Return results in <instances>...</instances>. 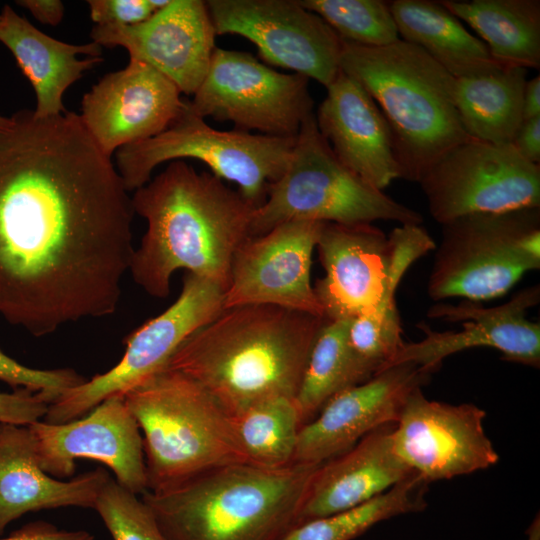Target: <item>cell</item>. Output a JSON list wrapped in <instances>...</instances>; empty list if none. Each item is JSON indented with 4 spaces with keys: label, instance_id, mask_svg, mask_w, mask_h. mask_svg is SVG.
Segmentation results:
<instances>
[{
    "label": "cell",
    "instance_id": "obj_23",
    "mask_svg": "<svg viewBox=\"0 0 540 540\" xmlns=\"http://www.w3.org/2000/svg\"><path fill=\"white\" fill-rule=\"evenodd\" d=\"M98 467L71 480H59L41 468L28 426L0 423V535L26 513L59 507L93 508L110 478Z\"/></svg>",
    "mask_w": 540,
    "mask_h": 540
},
{
    "label": "cell",
    "instance_id": "obj_6",
    "mask_svg": "<svg viewBox=\"0 0 540 540\" xmlns=\"http://www.w3.org/2000/svg\"><path fill=\"white\" fill-rule=\"evenodd\" d=\"M143 433L147 491L211 469L249 463L231 417L196 382L166 368L124 395Z\"/></svg>",
    "mask_w": 540,
    "mask_h": 540
},
{
    "label": "cell",
    "instance_id": "obj_42",
    "mask_svg": "<svg viewBox=\"0 0 540 540\" xmlns=\"http://www.w3.org/2000/svg\"><path fill=\"white\" fill-rule=\"evenodd\" d=\"M527 535V540H540V521L538 517L529 526Z\"/></svg>",
    "mask_w": 540,
    "mask_h": 540
},
{
    "label": "cell",
    "instance_id": "obj_31",
    "mask_svg": "<svg viewBox=\"0 0 540 540\" xmlns=\"http://www.w3.org/2000/svg\"><path fill=\"white\" fill-rule=\"evenodd\" d=\"M250 464L277 469L293 463L302 420L294 399L269 398L231 417Z\"/></svg>",
    "mask_w": 540,
    "mask_h": 540
},
{
    "label": "cell",
    "instance_id": "obj_5",
    "mask_svg": "<svg viewBox=\"0 0 540 540\" xmlns=\"http://www.w3.org/2000/svg\"><path fill=\"white\" fill-rule=\"evenodd\" d=\"M340 69L385 117L401 178L419 182L442 155L471 139L456 108V78L420 47L402 39L382 47L343 41Z\"/></svg>",
    "mask_w": 540,
    "mask_h": 540
},
{
    "label": "cell",
    "instance_id": "obj_33",
    "mask_svg": "<svg viewBox=\"0 0 540 540\" xmlns=\"http://www.w3.org/2000/svg\"><path fill=\"white\" fill-rule=\"evenodd\" d=\"M347 344L364 381L385 370L404 344L395 299L383 298L372 313L350 319Z\"/></svg>",
    "mask_w": 540,
    "mask_h": 540
},
{
    "label": "cell",
    "instance_id": "obj_43",
    "mask_svg": "<svg viewBox=\"0 0 540 540\" xmlns=\"http://www.w3.org/2000/svg\"><path fill=\"white\" fill-rule=\"evenodd\" d=\"M9 121V117L1 116L0 115V127L5 126Z\"/></svg>",
    "mask_w": 540,
    "mask_h": 540
},
{
    "label": "cell",
    "instance_id": "obj_3",
    "mask_svg": "<svg viewBox=\"0 0 540 540\" xmlns=\"http://www.w3.org/2000/svg\"><path fill=\"white\" fill-rule=\"evenodd\" d=\"M326 320L265 304L223 309L164 368L192 379L230 417L269 398L294 399Z\"/></svg>",
    "mask_w": 540,
    "mask_h": 540
},
{
    "label": "cell",
    "instance_id": "obj_9",
    "mask_svg": "<svg viewBox=\"0 0 540 540\" xmlns=\"http://www.w3.org/2000/svg\"><path fill=\"white\" fill-rule=\"evenodd\" d=\"M442 228L428 281L434 300L497 298L540 268V207L469 214Z\"/></svg>",
    "mask_w": 540,
    "mask_h": 540
},
{
    "label": "cell",
    "instance_id": "obj_30",
    "mask_svg": "<svg viewBox=\"0 0 540 540\" xmlns=\"http://www.w3.org/2000/svg\"><path fill=\"white\" fill-rule=\"evenodd\" d=\"M427 484L414 472L361 505L295 525L282 540H352L381 521L424 510Z\"/></svg>",
    "mask_w": 540,
    "mask_h": 540
},
{
    "label": "cell",
    "instance_id": "obj_4",
    "mask_svg": "<svg viewBox=\"0 0 540 540\" xmlns=\"http://www.w3.org/2000/svg\"><path fill=\"white\" fill-rule=\"evenodd\" d=\"M319 465L230 464L141 499L168 540H282Z\"/></svg>",
    "mask_w": 540,
    "mask_h": 540
},
{
    "label": "cell",
    "instance_id": "obj_17",
    "mask_svg": "<svg viewBox=\"0 0 540 540\" xmlns=\"http://www.w3.org/2000/svg\"><path fill=\"white\" fill-rule=\"evenodd\" d=\"M539 298L540 288L535 285L491 308L468 300L458 305L437 303L429 309L428 315L461 321L462 330L438 332L421 325L425 337L418 342L404 343L387 368L412 363L432 373L446 357L474 347H491L499 350L505 360L538 368L540 325L528 320L526 313Z\"/></svg>",
    "mask_w": 540,
    "mask_h": 540
},
{
    "label": "cell",
    "instance_id": "obj_14",
    "mask_svg": "<svg viewBox=\"0 0 540 540\" xmlns=\"http://www.w3.org/2000/svg\"><path fill=\"white\" fill-rule=\"evenodd\" d=\"M485 415L474 404L429 400L416 388L393 430V449L427 483L489 468L499 456L485 433Z\"/></svg>",
    "mask_w": 540,
    "mask_h": 540
},
{
    "label": "cell",
    "instance_id": "obj_40",
    "mask_svg": "<svg viewBox=\"0 0 540 540\" xmlns=\"http://www.w3.org/2000/svg\"><path fill=\"white\" fill-rule=\"evenodd\" d=\"M17 4L42 24L58 25L64 16V5L59 0H21Z\"/></svg>",
    "mask_w": 540,
    "mask_h": 540
},
{
    "label": "cell",
    "instance_id": "obj_8",
    "mask_svg": "<svg viewBox=\"0 0 540 540\" xmlns=\"http://www.w3.org/2000/svg\"><path fill=\"white\" fill-rule=\"evenodd\" d=\"M295 138L209 126L185 100L184 107L160 134L116 151V169L128 191L149 180L160 164L191 158L206 164L212 174L234 182L255 207L262 205L268 187L284 173Z\"/></svg>",
    "mask_w": 540,
    "mask_h": 540
},
{
    "label": "cell",
    "instance_id": "obj_36",
    "mask_svg": "<svg viewBox=\"0 0 540 540\" xmlns=\"http://www.w3.org/2000/svg\"><path fill=\"white\" fill-rule=\"evenodd\" d=\"M170 0H90V17L95 25L130 26L141 23Z\"/></svg>",
    "mask_w": 540,
    "mask_h": 540
},
{
    "label": "cell",
    "instance_id": "obj_10",
    "mask_svg": "<svg viewBox=\"0 0 540 540\" xmlns=\"http://www.w3.org/2000/svg\"><path fill=\"white\" fill-rule=\"evenodd\" d=\"M224 294L225 290L212 281L186 272L175 302L125 338L121 360L107 372L64 392L49 405L44 421L78 419L107 398L123 396L163 369L192 333L223 310Z\"/></svg>",
    "mask_w": 540,
    "mask_h": 540
},
{
    "label": "cell",
    "instance_id": "obj_15",
    "mask_svg": "<svg viewBox=\"0 0 540 540\" xmlns=\"http://www.w3.org/2000/svg\"><path fill=\"white\" fill-rule=\"evenodd\" d=\"M322 225L292 220L249 237L234 255L223 309L265 304L324 318L310 282L312 254Z\"/></svg>",
    "mask_w": 540,
    "mask_h": 540
},
{
    "label": "cell",
    "instance_id": "obj_35",
    "mask_svg": "<svg viewBox=\"0 0 540 540\" xmlns=\"http://www.w3.org/2000/svg\"><path fill=\"white\" fill-rule=\"evenodd\" d=\"M0 380L14 389L39 393L50 405L64 392L87 379L70 368L35 369L22 365L0 349Z\"/></svg>",
    "mask_w": 540,
    "mask_h": 540
},
{
    "label": "cell",
    "instance_id": "obj_41",
    "mask_svg": "<svg viewBox=\"0 0 540 540\" xmlns=\"http://www.w3.org/2000/svg\"><path fill=\"white\" fill-rule=\"evenodd\" d=\"M523 120L540 116V76L527 80L523 92Z\"/></svg>",
    "mask_w": 540,
    "mask_h": 540
},
{
    "label": "cell",
    "instance_id": "obj_28",
    "mask_svg": "<svg viewBox=\"0 0 540 540\" xmlns=\"http://www.w3.org/2000/svg\"><path fill=\"white\" fill-rule=\"evenodd\" d=\"M526 75L523 67L504 66L491 73L456 78V108L471 139L511 144L523 122Z\"/></svg>",
    "mask_w": 540,
    "mask_h": 540
},
{
    "label": "cell",
    "instance_id": "obj_12",
    "mask_svg": "<svg viewBox=\"0 0 540 540\" xmlns=\"http://www.w3.org/2000/svg\"><path fill=\"white\" fill-rule=\"evenodd\" d=\"M418 183L441 225L469 214L540 207V165L511 144L469 139L442 155Z\"/></svg>",
    "mask_w": 540,
    "mask_h": 540
},
{
    "label": "cell",
    "instance_id": "obj_20",
    "mask_svg": "<svg viewBox=\"0 0 540 540\" xmlns=\"http://www.w3.org/2000/svg\"><path fill=\"white\" fill-rule=\"evenodd\" d=\"M180 95L164 75L130 59L125 68L106 74L83 96L79 116L111 158L118 149L163 132L184 107Z\"/></svg>",
    "mask_w": 540,
    "mask_h": 540
},
{
    "label": "cell",
    "instance_id": "obj_37",
    "mask_svg": "<svg viewBox=\"0 0 540 540\" xmlns=\"http://www.w3.org/2000/svg\"><path fill=\"white\" fill-rule=\"evenodd\" d=\"M48 406L39 393L27 389L0 391V423L28 426L44 418Z\"/></svg>",
    "mask_w": 540,
    "mask_h": 540
},
{
    "label": "cell",
    "instance_id": "obj_25",
    "mask_svg": "<svg viewBox=\"0 0 540 540\" xmlns=\"http://www.w3.org/2000/svg\"><path fill=\"white\" fill-rule=\"evenodd\" d=\"M0 42L13 54L32 85L36 96L33 112L38 118L65 113V91L103 60L99 44H70L54 39L9 5L0 14Z\"/></svg>",
    "mask_w": 540,
    "mask_h": 540
},
{
    "label": "cell",
    "instance_id": "obj_19",
    "mask_svg": "<svg viewBox=\"0 0 540 540\" xmlns=\"http://www.w3.org/2000/svg\"><path fill=\"white\" fill-rule=\"evenodd\" d=\"M430 375L412 363H402L340 391L300 428L293 463L322 464L371 431L397 423L410 394Z\"/></svg>",
    "mask_w": 540,
    "mask_h": 540
},
{
    "label": "cell",
    "instance_id": "obj_7",
    "mask_svg": "<svg viewBox=\"0 0 540 540\" xmlns=\"http://www.w3.org/2000/svg\"><path fill=\"white\" fill-rule=\"evenodd\" d=\"M292 220L344 225L386 220L419 225L422 216L347 168L321 135L312 113L296 136L287 168L269 185L264 203L255 208L250 235L265 234Z\"/></svg>",
    "mask_w": 540,
    "mask_h": 540
},
{
    "label": "cell",
    "instance_id": "obj_39",
    "mask_svg": "<svg viewBox=\"0 0 540 540\" xmlns=\"http://www.w3.org/2000/svg\"><path fill=\"white\" fill-rule=\"evenodd\" d=\"M511 145L525 160L540 165V116L523 120Z\"/></svg>",
    "mask_w": 540,
    "mask_h": 540
},
{
    "label": "cell",
    "instance_id": "obj_21",
    "mask_svg": "<svg viewBox=\"0 0 540 540\" xmlns=\"http://www.w3.org/2000/svg\"><path fill=\"white\" fill-rule=\"evenodd\" d=\"M324 276L314 292L329 321L372 313L391 279L392 246L372 224L325 222L316 244Z\"/></svg>",
    "mask_w": 540,
    "mask_h": 540
},
{
    "label": "cell",
    "instance_id": "obj_34",
    "mask_svg": "<svg viewBox=\"0 0 540 540\" xmlns=\"http://www.w3.org/2000/svg\"><path fill=\"white\" fill-rule=\"evenodd\" d=\"M94 510L113 540H168L143 500L112 477L101 489Z\"/></svg>",
    "mask_w": 540,
    "mask_h": 540
},
{
    "label": "cell",
    "instance_id": "obj_38",
    "mask_svg": "<svg viewBox=\"0 0 540 540\" xmlns=\"http://www.w3.org/2000/svg\"><path fill=\"white\" fill-rule=\"evenodd\" d=\"M0 540H94L86 530H64L46 521H33Z\"/></svg>",
    "mask_w": 540,
    "mask_h": 540
},
{
    "label": "cell",
    "instance_id": "obj_29",
    "mask_svg": "<svg viewBox=\"0 0 540 540\" xmlns=\"http://www.w3.org/2000/svg\"><path fill=\"white\" fill-rule=\"evenodd\" d=\"M349 320L326 322L321 327L294 398L302 424L310 421L340 391L365 382L347 344Z\"/></svg>",
    "mask_w": 540,
    "mask_h": 540
},
{
    "label": "cell",
    "instance_id": "obj_27",
    "mask_svg": "<svg viewBox=\"0 0 540 540\" xmlns=\"http://www.w3.org/2000/svg\"><path fill=\"white\" fill-rule=\"evenodd\" d=\"M473 28L492 57L504 66L540 68L539 0H442Z\"/></svg>",
    "mask_w": 540,
    "mask_h": 540
},
{
    "label": "cell",
    "instance_id": "obj_16",
    "mask_svg": "<svg viewBox=\"0 0 540 540\" xmlns=\"http://www.w3.org/2000/svg\"><path fill=\"white\" fill-rule=\"evenodd\" d=\"M28 427L35 438L39 464L48 475L70 477L75 460L87 458L109 467L115 480L130 492L147 491L143 438L123 396H111L69 422L40 420Z\"/></svg>",
    "mask_w": 540,
    "mask_h": 540
},
{
    "label": "cell",
    "instance_id": "obj_11",
    "mask_svg": "<svg viewBox=\"0 0 540 540\" xmlns=\"http://www.w3.org/2000/svg\"><path fill=\"white\" fill-rule=\"evenodd\" d=\"M308 80L278 72L250 53L216 47L190 105L202 118L231 121L237 130L295 138L313 113Z\"/></svg>",
    "mask_w": 540,
    "mask_h": 540
},
{
    "label": "cell",
    "instance_id": "obj_22",
    "mask_svg": "<svg viewBox=\"0 0 540 540\" xmlns=\"http://www.w3.org/2000/svg\"><path fill=\"white\" fill-rule=\"evenodd\" d=\"M326 89L315 116L321 135L347 168L383 191L401 178L385 117L362 85L341 70Z\"/></svg>",
    "mask_w": 540,
    "mask_h": 540
},
{
    "label": "cell",
    "instance_id": "obj_32",
    "mask_svg": "<svg viewBox=\"0 0 540 540\" xmlns=\"http://www.w3.org/2000/svg\"><path fill=\"white\" fill-rule=\"evenodd\" d=\"M346 42L382 47L400 39L389 1L298 0Z\"/></svg>",
    "mask_w": 540,
    "mask_h": 540
},
{
    "label": "cell",
    "instance_id": "obj_26",
    "mask_svg": "<svg viewBox=\"0 0 540 540\" xmlns=\"http://www.w3.org/2000/svg\"><path fill=\"white\" fill-rule=\"evenodd\" d=\"M400 39L424 50L455 78L494 72L504 65L440 1H389Z\"/></svg>",
    "mask_w": 540,
    "mask_h": 540
},
{
    "label": "cell",
    "instance_id": "obj_1",
    "mask_svg": "<svg viewBox=\"0 0 540 540\" xmlns=\"http://www.w3.org/2000/svg\"><path fill=\"white\" fill-rule=\"evenodd\" d=\"M66 111L0 127V315L40 337L113 314L134 252L132 199Z\"/></svg>",
    "mask_w": 540,
    "mask_h": 540
},
{
    "label": "cell",
    "instance_id": "obj_18",
    "mask_svg": "<svg viewBox=\"0 0 540 540\" xmlns=\"http://www.w3.org/2000/svg\"><path fill=\"white\" fill-rule=\"evenodd\" d=\"M90 35L100 46L125 48L130 59L154 68L186 95H194L204 80L217 36L201 0H170L141 23L94 25Z\"/></svg>",
    "mask_w": 540,
    "mask_h": 540
},
{
    "label": "cell",
    "instance_id": "obj_2",
    "mask_svg": "<svg viewBox=\"0 0 540 540\" xmlns=\"http://www.w3.org/2000/svg\"><path fill=\"white\" fill-rule=\"evenodd\" d=\"M131 199L134 213L147 223L129 266L137 285L165 298L173 273L185 269L226 291L234 255L251 237L255 205L183 160L169 163Z\"/></svg>",
    "mask_w": 540,
    "mask_h": 540
},
{
    "label": "cell",
    "instance_id": "obj_24",
    "mask_svg": "<svg viewBox=\"0 0 540 540\" xmlns=\"http://www.w3.org/2000/svg\"><path fill=\"white\" fill-rule=\"evenodd\" d=\"M396 423L381 426L316 470L298 524L361 505L414 473L393 449Z\"/></svg>",
    "mask_w": 540,
    "mask_h": 540
},
{
    "label": "cell",
    "instance_id": "obj_13",
    "mask_svg": "<svg viewBox=\"0 0 540 540\" xmlns=\"http://www.w3.org/2000/svg\"><path fill=\"white\" fill-rule=\"evenodd\" d=\"M205 2L216 35L248 39L267 64L292 70L326 88L339 74L342 39L298 0Z\"/></svg>",
    "mask_w": 540,
    "mask_h": 540
}]
</instances>
